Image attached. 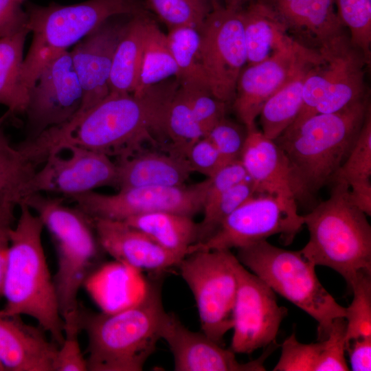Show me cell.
Returning <instances> with one entry per match:
<instances>
[{
  "label": "cell",
  "mask_w": 371,
  "mask_h": 371,
  "mask_svg": "<svg viewBox=\"0 0 371 371\" xmlns=\"http://www.w3.org/2000/svg\"><path fill=\"white\" fill-rule=\"evenodd\" d=\"M168 80L142 96L110 92L84 114L63 124V137L53 154L73 145L124 158L134 155L146 140L155 144L151 133L164 135L166 107L179 87L176 79Z\"/></svg>",
  "instance_id": "obj_1"
},
{
  "label": "cell",
  "mask_w": 371,
  "mask_h": 371,
  "mask_svg": "<svg viewBox=\"0 0 371 371\" xmlns=\"http://www.w3.org/2000/svg\"><path fill=\"white\" fill-rule=\"evenodd\" d=\"M166 314L158 281L148 283L139 299L120 309L102 313L80 309V328L88 338L87 370H142L161 339Z\"/></svg>",
  "instance_id": "obj_2"
},
{
  "label": "cell",
  "mask_w": 371,
  "mask_h": 371,
  "mask_svg": "<svg viewBox=\"0 0 371 371\" xmlns=\"http://www.w3.org/2000/svg\"><path fill=\"white\" fill-rule=\"evenodd\" d=\"M368 96L339 111L314 115L275 142L287 158L295 200H308L346 160L364 122Z\"/></svg>",
  "instance_id": "obj_3"
},
{
  "label": "cell",
  "mask_w": 371,
  "mask_h": 371,
  "mask_svg": "<svg viewBox=\"0 0 371 371\" xmlns=\"http://www.w3.org/2000/svg\"><path fill=\"white\" fill-rule=\"evenodd\" d=\"M9 232V246L2 311L9 315L32 317L58 346L64 340V324L53 278L42 243L43 223L25 203Z\"/></svg>",
  "instance_id": "obj_4"
},
{
  "label": "cell",
  "mask_w": 371,
  "mask_h": 371,
  "mask_svg": "<svg viewBox=\"0 0 371 371\" xmlns=\"http://www.w3.org/2000/svg\"><path fill=\"white\" fill-rule=\"evenodd\" d=\"M23 203L38 216L56 245L58 266L53 280L64 333L79 332L78 292L98 257L93 221L77 207L65 205L63 199L41 192L30 194Z\"/></svg>",
  "instance_id": "obj_5"
},
{
  "label": "cell",
  "mask_w": 371,
  "mask_h": 371,
  "mask_svg": "<svg viewBox=\"0 0 371 371\" xmlns=\"http://www.w3.org/2000/svg\"><path fill=\"white\" fill-rule=\"evenodd\" d=\"M330 183L329 197L303 215L309 240L300 251L314 266L337 271L349 286L359 273H371V227L350 201L348 185Z\"/></svg>",
  "instance_id": "obj_6"
},
{
  "label": "cell",
  "mask_w": 371,
  "mask_h": 371,
  "mask_svg": "<svg viewBox=\"0 0 371 371\" xmlns=\"http://www.w3.org/2000/svg\"><path fill=\"white\" fill-rule=\"evenodd\" d=\"M25 10L27 28L33 35L22 66L23 83L28 90L49 61L107 19L145 11L139 0H88L45 6L27 3Z\"/></svg>",
  "instance_id": "obj_7"
},
{
  "label": "cell",
  "mask_w": 371,
  "mask_h": 371,
  "mask_svg": "<svg viewBox=\"0 0 371 371\" xmlns=\"http://www.w3.org/2000/svg\"><path fill=\"white\" fill-rule=\"evenodd\" d=\"M236 258L275 293L303 310L318 324V336L325 339L332 322L345 317L342 306L324 288L315 267L300 251H290L262 240L238 248Z\"/></svg>",
  "instance_id": "obj_8"
},
{
  "label": "cell",
  "mask_w": 371,
  "mask_h": 371,
  "mask_svg": "<svg viewBox=\"0 0 371 371\" xmlns=\"http://www.w3.org/2000/svg\"><path fill=\"white\" fill-rule=\"evenodd\" d=\"M235 259L229 249L201 250L186 256L177 265L194 297L202 333L221 346L233 328Z\"/></svg>",
  "instance_id": "obj_9"
},
{
  "label": "cell",
  "mask_w": 371,
  "mask_h": 371,
  "mask_svg": "<svg viewBox=\"0 0 371 371\" xmlns=\"http://www.w3.org/2000/svg\"><path fill=\"white\" fill-rule=\"evenodd\" d=\"M319 59L305 78L302 104L299 114L288 128H294L314 114L324 99L337 106H346L360 99L366 92L362 53L350 43L346 33L319 50Z\"/></svg>",
  "instance_id": "obj_10"
},
{
  "label": "cell",
  "mask_w": 371,
  "mask_h": 371,
  "mask_svg": "<svg viewBox=\"0 0 371 371\" xmlns=\"http://www.w3.org/2000/svg\"><path fill=\"white\" fill-rule=\"evenodd\" d=\"M297 203L265 194H254L240 204L204 242L194 244L188 255L201 250L240 248L280 234L291 241L304 225Z\"/></svg>",
  "instance_id": "obj_11"
},
{
  "label": "cell",
  "mask_w": 371,
  "mask_h": 371,
  "mask_svg": "<svg viewBox=\"0 0 371 371\" xmlns=\"http://www.w3.org/2000/svg\"><path fill=\"white\" fill-rule=\"evenodd\" d=\"M208 178L192 186H140L119 190L113 194L90 191L70 196L76 207L91 219L124 221L156 212L192 216L203 210Z\"/></svg>",
  "instance_id": "obj_12"
},
{
  "label": "cell",
  "mask_w": 371,
  "mask_h": 371,
  "mask_svg": "<svg viewBox=\"0 0 371 371\" xmlns=\"http://www.w3.org/2000/svg\"><path fill=\"white\" fill-rule=\"evenodd\" d=\"M203 70L213 95L232 104L236 84L247 64L240 12L223 5L212 8L200 30Z\"/></svg>",
  "instance_id": "obj_13"
},
{
  "label": "cell",
  "mask_w": 371,
  "mask_h": 371,
  "mask_svg": "<svg viewBox=\"0 0 371 371\" xmlns=\"http://www.w3.org/2000/svg\"><path fill=\"white\" fill-rule=\"evenodd\" d=\"M238 287L233 311L230 349L250 354L274 344L286 309L278 305L275 292L237 259Z\"/></svg>",
  "instance_id": "obj_14"
},
{
  "label": "cell",
  "mask_w": 371,
  "mask_h": 371,
  "mask_svg": "<svg viewBox=\"0 0 371 371\" xmlns=\"http://www.w3.org/2000/svg\"><path fill=\"white\" fill-rule=\"evenodd\" d=\"M82 98V89L69 52L64 51L45 65L29 90L25 111L29 133L27 140L71 120L80 110Z\"/></svg>",
  "instance_id": "obj_15"
},
{
  "label": "cell",
  "mask_w": 371,
  "mask_h": 371,
  "mask_svg": "<svg viewBox=\"0 0 371 371\" xmlns=\"http://www.w3.org/2000/svg\"><path fill=\"white\" fill-rule=\"evenodd\" d=\"M319 58L318 50L295 41L269 58L245 66L238 77L232 104L240 122L247 130L256 126L267 100Z\"/></svg>",
  "instance_id": "obj_16"
},
{
  "label": "cell",
  "mask_w": 371,
  "mask_h": 371,
  "mask_svg": "<svg viewBox=\"0 0 371 371\" xmlns=\"http://www.w3.org/2000/svg\"><path fill=\"white\" fill-rule=\"evenodd\" d=\"M64 150H69V157L50 155L43 167L36 170L29 183L27 196L50 192L70 197L100 187H116L117 165L109 156L73 145Z\"/></svg>",
  "instance_id": "obj_17"
},
{
  "label": "cell",
  "mask_w": 371,
  "mask_h": 371,
  "mask_svg": "<svg viewBox=\"0 0 371 371\" xmlns=\"http://www.w3.org/2000/svg\"><path fill=\"white\" fill-rule=\"evenodd\" d=\"M132 16L117 15L107 19L69 52L83 92L80 109L74 117L84 114L110 93L114 52Z\"/></svg>",
  "instance_id": "obj_18"
},
{
  "label": "cell",
  "mask_w": 371,
  "mask_h": 371,
  "mask_svg": "<svg viewBox=\"0 0 371 371\" xmlns=\"http://www.w3.org/2000/svg\"><path fill=\"white\" fill-rule=\"evenodd\" d=\"M161 339L169 346L175 371H263L271 351L247 363H240L231 349H225L204 333L191 331L173 314L166 313Z\"/></svg>",
  "instance_id": "obj_19"
},
{
  "label": "cell",
  "mask_w": 371,
  "mask_h": 371,
  "mask_svg": "<svg viewBox=\"0 0 371 371\" xmlns=\"http://www.w3.org/2000/svg\"><path fill=\"white\" fill-rule=\"evenodd\" d=\"M98 243L117 262L133 269L159 272L182 260L123 221L92 219Z\"/></svg>",
  "instance_id": "obj_20"
},
{
  "label": "cell",
  "mask_w": 371,
  "mask_h": 371,
  "mask_svg": "<svg viewBox=\"0 0 371 371\" xmlns=\"http://www.w3.org/2000/svg\"><path fill=\"white\" fill-rule=\"evenodd\" d=\"M287 33L301 45L319 50L345 33L333 0H261Z\"/></svg>",
  "instance_id": "obj_21"
},
{
  "label": "cell",
  "mask_w": 371,
  "mask_h": 371,
  "mask_svg": "<svg viewBox=\"0 0 371 371\" xmlns=\"http://www.w3.org/2000/svg\"><path fill=\"white\" fill-rule=\"evenodd\" d=\"M58 348L41 326L0 310V362L5 370L54 371Z\"/></svg>",
  "instance_id": "obj_22"
},
{
  "label": "cell",
  "mask_w": 371,
  "mask_h": 371,
  "mask_svg": "<svg viewBox=\"0 0 371 371\" xmlns=\"http://www.w3.org/2000/svg\"><path fill=\"white\" fill-rule=\"evenodd\" d=\"M240 161L253 183L255 194H265L295 202L286 157L273 139L254 126L247 135Z\"/></svg>",
  "instance_id": "obj_23"
},
{
  "label": "cell",
  "mask_w": 371,
  "mask_h": 371,
  "mask_svg": "<svg viewBox=\"0 0 371 371\" xmlns=\"http://www.w3.org/2000/svg\"><path fill=\"white\" fill-rule=\"evenodd\" d=\"M117 184L120 189L140 186H180L192 170L187 159L178 155L143 153L120 158Z\"/></svg>",
  "instance_id": "obj_24"
},
{
  "label": "cell",
  "mask_w": 371,
  "mask_h": 371,
  "mask_svg": "<svg viewBox=\"0 0 371 371\" xmlns=\"http://www.w3.org/2000/svg\"><path fill=\"white\" fill-rule=\"evenodd\" d=\"M240 12L247 65L260 63L295 41L273 10L261 0L251 1Z\"/></svg>",
  "instance_id": "obj_25"
},
{
  "label": "cell",
  "mask_w": 371,
  "mask_h": 371,
  "mask_svg": "<svg viewBox=\"0 0 371 371\" xmlns=\"http://www.w3.org/2000/svg\"><path fill=\"white\" fill-rule=\"evenodd\" d=\"M123 221L181 259L198 241L199 225L190 216L156 212L133 216Z\"/></svg>",
  "instance_id": "obj_26"
},
{
  "label": "cell",
  "mask_w": 371,
  "mask_h": 371,
  "mask_svg": "<svg viewBox=\"0 0 371 371\" xmlns=\"http://www.w3.org/2000/svg\"><path fill=\"white\" fill-rule=\"evenodd\" d=\"M146 12L133 15L114 52L110 92L133 93L137 85L148 19Z\"/></svg>",
  "instance_id": "obj_27"
},
{
  "label": "cell",
  "mask_w": 371,
  "mask_h": 371,
  "mask_svg": "<svg viewBox=\"0 0 371 371\" xmlns=\"http://www.w3.org/2000/svg\"><path fill=\"white\" fill-rule=\"evenodd\" d=\"M25 30L0 38V104L11 114L25 113L29 90L22 78L23 49L27 35Z\"/></svg>",
  "instance_id": "obj_28"
},
{
  "label": "cell",
  "mask_w": 371,
  "mask_h": 371,
  "mask_svg": "<svg viewBox=\"0 0 371 371\" xmlns=\"http://www.w3.org/2000/svg\"><path fill=\"white\" fill-rule=\"evenodd\" d=\"M10 115L7 111L0 117V203L15 207L27 196L37 166L19 147H13L4 134L2 124Z\"/></svg>",
  "instance_id": "obj_29"
},
{
  "label": "cell",
  "mask_w": 371,
  "mask_h": 371,
  "mask_svg": "<svg viewBox=\"0 0 371 371\" xmlns=\"http://www.w3.org/2000/svg\"><path fill=\"white\" fill-rule=\"evenodd\" d=\"M177 67L170 51L167 36L148 18L144 40L137 85L133 92L142 96L153 86L177 77Z\"/></svg>",
  "instance_id": "obj_30"
},
{
  "label": "cell",
  "mask_w": 371,
  "mask_h": 371,
  "mask_svg": "<svg viewBox=\"0 0 371 371\" xmlns=\"http://www.w3.org/2000/svg\"><path fill=\"white\" fill-rule=\"evenodd\" d=\"M315 63L299 72L269 97L263 104L258 116L261 126L260 131L267 137L276 139L297 117L302 104L305 78L309 69Z\"/></svg>",
  "instance_id": "obj_31"
},
{
  "label": "cell",
  "mask_w": 371,
  "mask_h": 371,
  "mask_svg": "<svg viewBox=\"0 0 371 371\" xmlns=\"http://www.w3.org/2000/svg\"><path fill=\"white\" fill-rule=\"evenodd\" d=\"M168 45L178 73L180 85L197 84L208 87L201 53V34L196 28L183 26L168 30Z\"/></svg>",
  "instance_id": "obj_32"
},
{
  "label": "cell",
  "mask_w": 371,
  "mask_h": 371,
  "mask_svg": "<svg viewBox=\"0 0 371 371\" xmlns=\"http://www.w3.org/2000/svg\"><path fill=\"white\" fill-rule=\"evenodd\" d=\"M164 130V135L171 141L172 153L185 158L188 149L204 137L187 97L179 85L166 107Z\"/></svg>",
  "instance_id": "obj_33"
},
{
  "label": "cell",
  "mask_w": 371,
  "mask_h": 371,
  "mask_svg": "<svg viewBox=\"0 0 371 371\" xmlns=\"http://www.w3.org/2000/svg\"><path fill=\"white\" fill-rule=\"evenodd\" d=\"M337 16L350 32L351 44L368 64L371 59V0H333Z\"/></svg>",
  "instance_id": "obj_34"
},
{
  "label": "cell",
  "mask_w": 371,
  "mask_h": 371,
  "mask_svg": "<svg viewBox=\"0 0 371 371\" xmlns=\"http://www.w3.org/2000/svg\"><path fill=\"white\" fill-rule=\"evenodd\" d=\"M145 5L168 30L191 27L201 30L212 10L206 0H144Z\"/></svg>",
  "instance_id": "obj_35"
},
{
  "label": "cell",
  "mask_w": 371,
  "mask_h": 371,
  "mask_svg": "<svg viewBox=\"0 0 371 371\" xmlns=\"http://www.w3.org/2000/svg\"><path fill=\"white\" fill-rule=\"evenodd\" d=\"M349 286L353 299L346 308V344L355 339L371 337V273H359Z\"/></svg>",
  "instance_id": "obj_36"
},
{
  "label": "cell",
  "mask_w": 371,
  "mask_h": 371,
  "mask_svg": "<svg viewBox=\"0 0 371 371\" xmlns=\"http://www.w3.org/2000/svg\"><path fill=\"white\" fill-rule=\"evenodd\" d=\"M255 194L247 178L235 185L209 205L203 207V218L199 225L198 241L204 242L220 227L223 221L245 200Z\"/></svg>",
  "instance_id": "obj_37"
},
{
  "label": "cell",
  "mask_w": 371,
  "mask_h": 371,
  "mask_svg": "<svg viewBox=\"0 0 371 371\" xmlns=\"http://www.w3.org/2000/svg\"><path fill=\"white\" fill-rule=\"evenodd\" d=\"M370 177L371 109L370 107L351 150L331 182L339 180L350 185L356 181L370 179Z\"/></svg>",
  "instance_id": "obj_38"
},
{
  "label": "cell",
  "mask_w": 371,
  "mask_h": 371,
  "mask_svg": "<svg viewBox=\"0 0 371 371\" xmlns=\"http://www.w3.org/2000/svg\"><path fill=\"white\" fill-rule=\"evenodd\" d=\"M179 86L183 90L205 137L217 122L225 117L228 105L214 97L205 85L188 84Z\"/></svg>",
  "instance_id": "obj_39"
},
{
  "label": "cell",
  "mask_w": 371,
  "mask_h": 371,
  "mask_svg": "<svg viewBox=\"0 0 371 371\" xmlns=\"http://www.w3.org/2000/svg\"><path fill=\"white\" fill-rule=\"evenodd\" d=\"M281 355L273 371H316L323 348L322 341L303 344L291 335L281 346Z\"/></svg>",
  "instance_id": "obj_40"
},
{
  "label": "cell",
  "mask_w": 371,
  "mask_h": 371,
  "mask_svg": "<svg viewBox=\"0 0 371 371\" xmlns=\"http://www.w3.org/2000/svg\"><path fill=\"white\" fill-rule=\"evenodd\" d=\"M247 135V128L226 117L217 122L205 136L218 151L224 165L239 161Z\"/></svg>",
  "instance_id": "obj_41"
},
{
  "label": "cell",
  "mask_w": 371,
  "mask_h": 371,
  "mask_svg": "<svg viewBox=\"0 0 371 371\" xmlns=\"http://www.w3.org/2000/svg\"><path fill=\"white\" fill-rule=\"evenodd\" d=\"M346 321L344 317L334 319L326 337L322 339L323 348L316 371H348L345 358Z\"/></svg>",
  "instance_id": "obj_42"
},
{
  "label": "cell",
  "mask_w": 371,
  "mask_h": 371,
  "mask_svg": "<svg viewBox=\"0 0 371 371\" xmlns=\"http://www.w3.org/2000/svg\"><path fill=\"white\" fill-rule=\"evenodd\" d=\"M186 159L192 172H199L207 178L212 177L225 166L218 151L206 137L198 140L188 149Z\"/></svg>",
  "instance_id": "obj_43"
},
{
  "label": "cell",
  "mask_w": 371,
  "mask_h": 371,
  "mask_svg": "<svg viewBox=\"0 0 371 371\" xmlns=\"http://www.w3.org/2000/svg\"><path fill=\"white\" fill-rule=\"evenodd\" d=\"M247 178L249 177L240 160L223 166L212 177L208 178L209 183L203 207Z\"/></svg>",
  "instance_id": "obj_44"
},
{
  "label": "cell",
  "mask_w": 371,
  "mask_h": 371,
  "mask_svg": "<svg viewBox=\"0 0 371 371\" xmlns=\"http://www.w3.org/2000/svg\"><path fill=\"white\" fill-rule=\"evenodd\" d=\"M78 333H65L58 346L54 363V371L87 370V360L81 351Z\"/></svg>",
  "instance_id": "obj_45"
},
{
  "label": "cell",
  "mask_w": 371,
  "mask_h": 371,
  "mask_svg": "<svg viewBox=\"0 0 371 371\" xmlns=\"http://www.w3.org/2000/svg\"><path fill=\"white\" fill-rule=\"evenodd\" d=\"M23 3L21 0H0V38L27 30V15Z\"/></svg>",
  "instance_id": "obj_46"
},
{
  "label": "cell",
  "mask_w": 371,
  "mask_h": 371,
  "mask_svg": "<svg viewBox=\"0 0 371 371\" xmlns=\"http://www.w3.org/2000/svg\"><path fill=\"white\" fill-rule=\"evenodd\" d=\"M353 371L371 370V337H361L349 341L346 344Z\"/></svg>",
  "instance_id": "obj_47"
},
{
  "label": "cell",
  "mask_w": 371,
  "mask_h": 371,
  "mask_svg": "<svg viewBox=\"0 0 371 371\" xmlns=\"http://www.w3.org/2000/svg\"><path fill=\"white\" fill-rule=\"evenodd\" d=\"M348 198L351 203L367 216L371 215L370 179L356 181L348 185Z\"/></svg>",
  "instance_id": "obj_48"
},
{
  "label": "cell",
  "mask_w": 371,
  "mask_h": 371,
  "mask_svg": "<svg viewBox=\"0 0 371 371\" xmlns=\"http://www.w3.org/2000/svg\"><path fill=\"white\" fill-rule=\"evenodd\" d=\"M14 208L12 205L0 203V235L8 234L13 227Z\"/></svg>",
  "instance_id": "obj_49"
},
{
  "label": "cell",
  "mask_w": 371,
  "mask_h": 371,
  "mask_svg": "<svg viewBox=\"0 0 371 371\" xmlns=\"http://www.w3.org/2000/svg\"><path fill=\"white\" fill-rule=\"evenodd\" d=\"M9 246V233L0 235V297L3 294L4 278L7 265V254Z\"/></svg>",
  "instance_id": "obj_50"
},
{
  "label": "cell",
  "mask_w": 371,
  "mask_h": 371,
  "mask_svg": "<svg viewBox=\"0 0 371 371\" xmlns=\"http://www.w3.org/2000/svg\"><path fill=\"white\" fill-rule=\"evenodd\" d=\"M253 0H223V6L229 10L240 12Z\"/></svg>",
  "instance_id": "obj_51"
},
{
  "label": "cell",
  "mask_w": 371,
  "mask_h": 371,
  "mask_svg": "<svg viewBox=\"0 0 371 371\" xmlns=\"http://www.w3.org/2000/svg\"><path fill=\"white\" fill-rule=\"evenodd\" d=\"M211 5L212 8L219 5H223V0H206Z\"/></svg>",
  "instance_id": "obj_52"
},
{
  "label": "cell",
  "mask_w": 371,
  "mask_h": 371,
  "mask_svg": "<svg viewBox=\"0 0 371 371\" xmlns=\"http://www.w3.org/2000/svg\"><path fill=\"white\" fill-rule=\"evenodd\" d=\"M4 370H5V368L2 365V363L0 362V371H4Z\"/></svg>",
  "instance_id": "obj_53"
},
{
  "label": "cell",
  "mask_w": 371,
  "mask_h": 371,
  "mask_svg": "<svg viewBox=\"0 0 371 371\" xmlns=\"http://www.w3.org/2000/svg\"><path fill=\"white\" fill-rule=\"evenodd\" d=\"M21 1H22L23 2H25V1H27V0H21Z\"/></svg>",
  "instance_id": "obj_54"
}]
</instances>
